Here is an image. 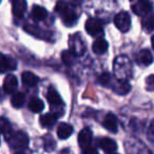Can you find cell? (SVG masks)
Returning a JSON list of instances; mask_svg holds the SVG:
<instances>
[{
    "mask_svg": "<svg viewBox=\"0 0 154 154\" xmlns=\"http://www.w3.org/2000/svg\"><path fill=\"white\" fill-rule=\"evenodd\" d=\"M56 11L61 15V18L63 22L68 26H73L75 22L77 21V15L66 3L58 2L56 5Z\"/></svg>",
    "mask_w": 154,
    "mask_h": 154,
    "instance_id": "1",
    "label": "cell"
},
{
    "mask_svg": "<svg viewBox=\"0 0 154 154\" xmlns=\"http://www.w3.org/2000/svg\"><path fill=\"white\" fill-rule=\"evenodd\" d=\"M10 146L14 150H22L26 149L29 145V137L22 131H18L16 133H13L11 137L8 139Z\"/></svg>",
    "mask_w": 154,
    "mask_h": 154,
    "instance_id": "2",
    "label": "cell"
},
{
    "mask_svg": "<svg viewBox=\"0 0 154 154\" xmlns=\"http://www.w3.org/2000/svg\"><path fill=\"white\" fill-rule=\"evenodd\" d=\"M114 23L116 28L122 32L126 33L130 30L131 26V18L127 12H120L114 18Z\"/></svg>",
    "mask_w": 154,
    "mask_h": 154,
    "instance_id": "3",
    "label": "cell"
},
{
    "mask_svg": "<svg viewBox=\"0 0 154 154\" xmlns=\"http://www.w3.org/2000/svg\"><path fill=\"white\" fill-rule=\"evenodd\" d=\"M86 31L91 36H101L103 33V23L96 18H90L86 22Z\"/></svg>",
    "mask_w": 154,
    "mask_h": 154,
    "instance_id": "4",
    "label": "cell"
},
{
    "mask_svg": "<svg viewBox=\"0 0 154 154\" xmlns=\"http://www.w3.org/2000/svg\"><path fill=\"white\" fill-rule=\"evenodd\" d=\"M17 62L11 56H5L0 53V73H5L9 70H15Z\"/></svg>",
    "mask_w": 154,
    "mask_h": 154,
    "instance_id": "5",
    "label": "cell"
},
{
    "mask_svg": "<svg viewBox=\"0 0 154 154\" xmlns=\"http://www.w3.org/2000/svg\"><path fill=\"white\" fill-rule=\"evenodd\" d=\"M132 10L136 15L146 16L151 12L152 5L149 1H137L132 5Z\"/></svg>",
    "mask_w": 154,
    "mask_h": 154,
    "instance_id": "6",
    "label": "cell"
},
{
    "mask_svg": "<svg viewBox=\"0 0 154 154\" xmlns=\"http://www.w3.org/2000/svg\"><path fill=\"white\" fill-rule=\"evenodd\" d=\"M93 137L92 130L90 128H84L78 134V143H79V147L82 149H86L89 147V145L91 143Z\"/></svg>",
    "mask_w": 154,
    "mask_h": 154,
    "instance_id": "7",
    "label": "cell"
},
{
    "mask_svg": "<svg viewBox=\"0 0 154 154\" xmlns=\"http://www.w3.org/2000/svg\"><path fill=\"white\" fill-rule=\"evenodd\" d=\"M26 10V2L24 0H14L12 2V11L13 15L17 19H21Z\"/></svg>",
    "mask_w": 154,
    "mask_h": 154,
    "instance_id": "8",
    "label": "cell"
},
{
    "mask_svg": "<svg viewBox=\"0 0 154 154\" xmlns=\"http://www.w3.org/2000/svg\"><path fill=\"white\" fill-rule=\"evenodd\" d=\"M103 126L107 129L109 132L111 133H116L117 132V118L114 114L109 113L105 116V119L103 122Z\"/></svg>",
    "mask_w": 154,
    "mask_h": 154,
    "instance_id": "9",
    "label": "cell"
},
{
    "mask_svg": "<svg viewBox=\"0 0 154 154\" xmlns=\"http://www.w3.org/2000/svg\"><path fill=\"white\" fill-rule=\"evenodd\" d=\"M18 87V80L16 78L15 75L10 74L8 75L7 77L5 78V82H3V89H5V93H14L16 91Z\"/></svg>",
    "mask_w": 154,
    "mask_h": 154,
    "instance_id": "10",
    "label": "cell"
},
{
    "mask_svg": "<svg viewBox=\"0 0 154 154\" xmlns=\"http://www.w3.org/2000/svg\"><path fill=\"white\" fill-rule=\"evenodd\" d=\"M108 48H109V43L107 42V40L103 38H98L93 42L92 50L95 54L97 55H101V54H105L108 51Z\"/></svg>",
    "mask_w": 154,
    "mask_h": 154,
    "instance_id": "11",
    "label": "cell"
},
{
    "mask_svg": "<svg viewBox=\"0 0 154 154\" xmlns=\"http://www.w3.org/2000/svg\"><path fill=\"white\" fill-rule=\"evenodd\" d=\"M73 131H74L73 130V127L70 124L62 122L57 128V135L60 139H66L72 135Z\"/></svg>",
    "mask_w": 154,
    "mask_h": 154,
    "instance_id": "12",
    "label": "cell"
},
{
    "mask_svg": "<svg viewBox=\"0 0 154 154\" xmlns=\"http://www.w3.org/2000/svg\"><path fill=\"white\" fill-rule=\"evenodd\" d=\"M99 146L107 153H113V152H115L117 150V145H116L115 140H113L111 138H108V137L101 138L100 141H99Z\"/></svg>",
    "mask_w": 154,
    "mask_h": 154,
    "instance_id": "13",
    "label": "cell"
},
{
    "mask_svg": "<svg viewBox=\"0 0 154 154\" xmlns=\"http://www.w3.org/2000/svg\"><path fill=\"white\" fill-rule=\"evenodd\" d=\"M21 79L22 82L28 87H35L39 82L38 77L32 72H23L21 75Z\"/></svg>",
    "mask_w": 154,
    "mask_h": 154,
    "instance_id": "14",
    "label": "cell"
},
{
    "mask_svg": "<svg viewBox=\"0 0 154 154\" xmlns=\"http://www.w3.org/2000/svg\"><path fill=\"white\" fill-rule=\"evenodd\" d=\"M112 89H113L117 94H127V93L130 91L131 87H130V85L128 84L127 80L118 79L117 82H116V84L113 85Z\"/></svg>",
    "mask_w": 154,
    "mask_h": 154,
    "instance_id": "15",
    "label": "cell"
},
{
    "mask_svg": "<svg viewBox=\"0 0 154 154\" xmlns=\"http://www.w3.org/2000/svg\"><path fill=\"white\" fill-rule=\"evenodd\" d=\"M47 98L51 106H59L62 103V99H61V97H60V95L58 94L57 91L54 90L53 88H50L49 90H48Z\"/></svg>",
    "mask_w": 154,
    "mask_h": 154,
    "instance_id": "16",
    "label": "cell"
},
{
    "mask_svg": "<svg viewBox=\"0 0 154 154\" xmlns=\"http://www.w3.org/2000/svg\"><path fill=\"white\" fill-rule=\"evenodd\" d=\"M0 131H1V133L5 136V139H7V140L13 135V133H14L10 122L3 117L0 118Z\"/></svg>",
    "mask_w": 154,
    "mask_h": 154,
    "instance_id": "17",
    "label": "cell"
},
{
    "mask_svg": "<svg viewBox=\"0 0 154 154\" xmlns=\"http://www.w3.org/2000/svg\"><path fill=\"white\" fill-rule=\"evenodd\" d=\"M138 60L143 66H150L153 62V56L148 49H143L138 54Z\"/></svg>",
    "mask_w": 154,
    "mask_h": 154,
    "instance_id": "18",
    "label": "cell"
},
{
    "mask_svg": "<svg viewBox=\"0 0 154 154\" xmlns=\"http://www.w3.org/2000/svg\"><path fill=\"white\" fill-rule=\"evenodd\" d=\"M57 114L55 113H47L40 117V124L42 127L49 128V127L53 126L56 122H57Z\"/></svg>",
    "mask_w": 154,
    "mask_h": 154,
    "instance_id": "19",
    "label": "cell"
},
{
    "mask_svg": "<svg viewBox=\"0 0 154 154\" xmlns=\"http://www.w3.org/2000/svg\"><path fill=\"white\" fill-rule=\"evenodd\" d=\"M32 16L35 20L40 21V20H43L47 18L48 11L43 7H40V5H34L32 9Z\"/></svg>",
    "mask_w": 154,
    "mask_h": 154,
    "instance_id": "20",
    "label": "cell"
},
{
    "mask_svg": "<svg viewBox=\"0 0 154 154\" xmlns=\"http://www.w3.org/2000/svg\"><path fill=\"white\" fill-rule=\"evenodd\" d=\"M45 108V103L41 99L37 98V97H33L30 101H29V109L34 113H39L41 112Z\"/></svg>",
    "mask_w": 154,
    "mask_h": 154,
    "instance_id": "21",
    "label": "cell"
},
{
    "mask_svg": "<svg viewBox=\"0 0 154 154\" xmlns=\"http://www.w3.org/2000/svg\"><path fill=\"white\" fill-rule=\"evenodd\" d=\"M24 101H26V95L21 92L14 93V95L11 98L12 106L14 108H21L24 105Z\"/></svg>",
    "mask_w": 154,
    "mask_h": 154,
    "instance_id": "22",
    "label": "cell"
},
{
    "mask_svg": "<svg viewBox=\"0 0 154 154\" xmlns=\"http://www.w3.org/2000/svg\"><path fill=\"white\" fill-rule=\"evenodd\" d=\"M61 59L66 64L71 66V64H74L76 61V56L73 53H71L70 51H63L61 53Z\"/></svg>",
    "mask_w": 154,
    "mask_h": 154,
    "instance_id": "23",
    "label": "cell"
},
{
    "mask_svg": "<svg viewBox=\"0 0 154 154\" xmlns=\"http://www.w3.org/2000/svg\"><path fill=\"white\" fill-rule=\"evenodd\" d=\"M143 26L147 31L154 30V15H146L143 20Z\"/></svg>",
    "mask_w": 154,
    "mask_h": 154,
    "instance_id": "24",
    "label": "cell"
},
{
    "mask_svg": "<svg viewBox=\"0 0 154 154\" xmlns=\"http://www.w3.org/2000/svg\"><path fill=\"white\" fill-rule=\"evenodd\" d=\"M45 149L47 150V151H52V150L55 148V140L53 139V137L51 136L50 134H47L45 137Z\"/></svg>",
    "mask_w": 154,
    "mask_h": 154,
    "instance_id": "25",
    "label": "cell"
},
{
    "mask_svg": "<svg viewBox=\"0 0 154 154\" xmlns=\"http://www.w3.org/2000/svg\"><path fill=\"white\" fill-rule=\"evenodd\" d=\"M111 75L109 74L108 72L103 73L99 77V82H100L103 86H109L111 84Z\"/></svg>",
    "mask_w": 154,
    "mask_h": 154,
    "instance_id": "26",
    "label": "cell"
},
{
    "mask_svg": "<svg viewBox=\"0 0 154 154\" xmlns=\"http://www.w3.org/2000/svg\"><path fill=\"white\" fill-rule=\"evenodd\" d=\"M146 89L150 92L154 91V75L151 74L147 77L146 79Z\"/></svg>",
    "mask_w": 154,
    "mask_h": 154,
    "instance_id": "27",
    "label": "cell"
},
{
    "mask_svg": "<svg viewBox=\"0 0 154 154\" xmlns=\"http://www.w3.org/2000/svg\"><path fill=\"white\" fill-rule=\"evenodd\" d=\"M148 138L151 141H154V120H152L148 129Z\"/></svg>",
    "mask_w": 154,
    "mask_h": 154,
    "instance_id": "28",
    "label": "cell"
},
{
    "mask_svg": "<svg viewBox=\"0 0 154 154\" xmlns=\"http://www.w3.org/2000/svg\"><path fill=\"white\" fill-rule=\"evenodd\" d=\"M84 154H99V153L97 152V150L95 148H88V149H86Z\"/></svg>",
    "mask_w": 154,
    "mask_h": 154,
    "instance_id": "29",
    "label": "cell"
},
{
    "mask_svg": "<svg viewBox=\"0 0 154 154\" xmlns=\"http://www.w3.org/2000/svg\"><path fill=\"white\" fill-rule=\"evenodd\" d=\"M151 43H152V48L154 49V35L152 36V38H151Z\"/></svg>",
    "mask_w": 154,
    "mask_h": 154,
    "instance_id": "30",
    "label": "cell"
},
{
    "mask_svg": "<svg viewBox=\"0 0 154 154\" xmlns=\"http://www.w3.org/2000/svg\"><path fill=\"white\" fill-rule=\"evenodd\" d=\"M15 154H24V153H22V152H17V153H15Z\"/></svg>",
    "mask_w": 154,
    "mask_h": 154,
    "instance_id": "31",
    "label": "cell"
},
{
    "mask_svg": "<svg viewBox=\"0 0 154 154\" xmlns=\"http://www.w3.org/2000/svg\"><path fill=\"white\" fill-rule=\"evenodd\" d=\"M113 154H116V153H113Z\"/></svg>",
    "mask_w": 154,
    "mask_h": 154,
    "instance_id": "32",
    "label": "cell"
}]
</instances>
